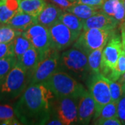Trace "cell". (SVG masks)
<instances>
[{"instance_id": "obj_8", "label": "cell", "mask_w": 125, "mask_h": 125, "mask_svg": "<svg viewBox=\"0 0 125 125\" xmlns=\"http://www.w3.org/2000/svg\"><path fill=\"white\" fill-rule=\"evenodd\" d=\"M122 49L120 37L113 33L102 51L101 62V73L107 76L116 65Z\"/></svg>"}, {"instance_id": "obj_30", "label": "cell", "mask_w": 125, "mask_h": 125, "mask_svg": "<svg viewBox=\"0 0 125 125\" xmlns=\"http://www.w3.org/2000/svg\"><path fill=\"white\" fill-rule=\"evenodd\" d=\"M14 55L12 42L8 43H0V59Z\"/></svg>"}, {"instance_id": "obj_31", "label": "cell", "mask_w": 125, "mask_h": 125, "mask_svg": "<svg viewBox=\"0 0 125 125\" xmlns=\"http://www.w3.org/2000/svg\"><path fill=\"white\" fill-rule=\"evenodd\" d=\"M117 117L125 125V95L123 94L117 102Z\"/></svg>"}, {"instance_id": "obj_15", "label": "cell", "mask_w": 125, "mask_h": 125, "mask_svg": "<svg viewBox=\"0 0 125 125\" xmlns=\"http://www.w3.org/2000/svg\"><path fill=\"white\" fill-rule=\"evenodd\" d=\"M102 11L114 18L119 23L125 21V9L124 0H105Z\"/></svg>"}, {"instance_id": "obj_13", "label": "cell", "mask_w": 125, "mask_h": 125, "mask_svg": "<svg viewBox=\"0 0 125 125\" xmlns=\"http://www.w3.org/2000/svg\"><path fill=\"white\" fill-rule=\"evenodd\" d=\"M118 23L115 18L101 11L90 18L83 20V30L93 28L115 30Z\"/></svg>"}, {"instance_id": "obj_22", "label": "cell", "mask_w": 125, "mask_h": 125, "mask_svg": "<svg viewBox=\"0 0 125 125\" xmlns=\"http://www.w3.org/2000/svg\"><path fill=\"white\" fill-rule=\"evenodd\" d=\"M104 47L93 50L88 56V67L91 74H97L101 72V62Z\"/></svg>"}, {"instance_id": "obj_11", "label": "cell", "mask_w": 125, "mask_h": 125, "mask_svg": "<svg viewBox=\"0 0 125 125\" xmlns=\"http://www.w3.org/2000/svg\"><path fill=\"white\" fill-rule=\"evenodd\" d=\"M52 46L58 51L67 48L78 38L60 20L49 28Z\"/></svg>"}, {"instance_id": "obj_19", "label": "cell", "mask_w": 125, "mask_h": 125, "mask_svg": "<svg viewBox=\"0 0 125 125\" xmlns=\"http://www.w3.org/2000/svg\"><path fill=\"white\" fill-rule=\"evenodd\" d=\"M59 20L62 22L78 38L83 30V20L77 17L74 14L68 11H63L60 16Z\"/></svg>"}, {"instance_id": "obj_20", "label": "cell", "mask_w": 125, "mask_h": 125, "mask_svg": "<svg viewBox=\"0 0 125 125\" xmlns=\"http://www.w3.org/2000/svg\"><path fill=\"white\" fill-rule=\"evenodd\" d=\"M47 3L45 0H20V10L37 17Z\"/></svg>"}, {"instance_id": "obj_27", "label": "cell", "mask_w": 125, "mask_h": 125, "mask_svg": "<svg viewBox=\"0 0 125 125\" xmlns=\"http://www.w3.org/2000/svg\"><path fill=\"white\" fill-rule=\"evenodd\" d=\"M125 72V52L124 50L122 51L120 55L119 56V58L117 60L116 65L113 70L108 75V79L112 81H116L119 79L124 73Z\"/></svg>"}, {"instance_id": "obj_28", "label": "cell", "mask_w": 125, "mask_h": 125, "mask_svg": "<svg viewBox=\"0 0 125 125\" xmlns=\"http://www.w3.org/2000/svg\"><path fill=\"white\" fill-rule=\"evenodd\" d=\"M108 85L110 88L111 101L117 103L120 100V99L121 98V97L123 95L122 84L119 82H117V81H112L109 79H108Z\"/></svg>"}, {"instance_id": "obj_4", "label": "cell", "mask_w": 125, "mask_h": 125, "mask_svg": "<svg viewBox=\"0 0 125 125\" xmlns=\"http://www.w3.org/2000/svg\"><path fill=\"white\" fill-rule=\"evenodd\" d=\"M113 33H115V30L97 28L83 30L74 42L73 47L88 55L93 50L104 47Z\"/></svg>"}, {"instance_id": "obj_32", "label": "cell", "mask_w": 125, "mask_h": 125, "mask_svg": "<svg viewBox=\"0 0 125 125\" xmlns=\"http://www.w3.org/2000/svg\"><path fill=\"white\" fill-rule=\"evenodd\" d=\"M93 125H122V122L118 117H109L93 121Z\"/></svg>"}, {"instance_id": "obj_5", "label": "cell", "mask_w": 125, "mask_h": 125, "mask_svg": "<svg viewBox=\"0 0 125 125\" xmlns=\"http://www.w3.org/2000/svg\"><path fill=\"white\" fill-rule=\"evenodd\" d=\"M58 51L52 48L43 55L31 73L30 83H42L58 70L61 65Z\"/></svg>"}, {"instance_id": "obj_39", "label": "cell", "mask_w": 125, "mask_h": 125, "mask_svg": "<svg viewBox=\"0 0 125 125\" xmlns=\"http://www.w3.org/2000/svg\"><path fill=\"white\" fill-rule=\"evenodd\" d=\"M123 23V24H122V26H124L125 27V22H122Z\"/></svg>"}, {"instance_id": "obj_29", "label": "cell", "mask_w": 125, "mask_h": 125, "mask_svg": "<svg viewBox=\"0 0 125 125\" xmlns=\"http://www.w3.org/2000/svg\"><path fill=\"white\" fill-rule=\"evenodd\" d=\"M16 117L14 108L8 104L0 103V122H4Z\"/></svg>"}, {"instance_id": "obj_17", "label": "cell", "mask_w": 125, "mask_h": 125, "mask_svg": "<svg viewBox=\"0 0 125 125\" xmlns=\"http://www.w3.org/2000/svg\"><path fill=\"white\" fill-rule=\"evenodd\" d=\"M36 23H37L36 17L19 10V12L15 14L6 24L18 31L23 32Z\"/></svg>"}, {"instance_id": "obj_37", "label": "cell", "mask_w": 125, "mask_h": 125, "mask_svg": "<svg viewBox=\"0 0 125 125\" xmlns=\"http://www.w3.org/2000/svg\"><path fill=\"white\" fill-rule=\"evenodd\" d=\"M122 92H123V94L125 95V83L122 84Z\"/></svg>"}, {"instance_id": "obj_38", "label": "cell", "mask_w": 125, "mask_h": 125, "mask_svg": "<svg viewBox=\"0 0 125 125\" xmlns=\"http://www.w3.org/2000/svg\"><path fill=\"white\" fill-rule=\"evenodd\" d=\"M70 1H71L72 2H74V3H76V1H78V0H70Z\"/></svg>"}, {"instance_id": "obj_21", "label": "cell", "mask_w": 125, "mask_h": 125, "mask_svg": "<svg viewBox=\"0 0 125 125\" xmlns=\"http://www.w3.org/2000/svg\"><path fill=\"white\" fill-rule=\"evenodd\" d=\"M70 13L74 14L81 20H85L102 11V9L83 4H74L66 10Z\"/></svg>"}, {"instance_id": "obj_9", "label": "cell", "mask_w": 125, "mask_h": 125, "mask_svg": "<svg viewBox=\"0 0 125 125\" xmlns=\"http://www.w3.org/2000/svg\"><path fill=\"white\" fill-rule=\"evenodd\" d=\"M23 36L30 41L41 54L42 57L53 47L52 46L49 30L39 23H36L22 32Z\"/></svg>"}, {"instance_id": "obj_12", "label": "cell", "mask_w": 125, "mask_h": 125, "mask_svg": "<svg viewBox=\"0 0 125 125\" xmlns=\"http://www.w3.org/2000/svg\"><path fill=\"white\" fill-rule=\"evenodd\" d=\"M95 114V102L89 91L86 90L79 99L78 125H88Z\"/></svg>"}, {"instance_id": "obj_33", "label": "cell", "mask_w": 125, "mask_h": 125, "mask_svg": "<svg viewBox=\"0 0 125 125\" xmlns=\"http://www.w3.org/2000/svg\"><path fill=\"white\" fill-rule=\"evenodd\" d=\"M51 1L54 4L56 5L64 11H66L67 9H69L70 7H71L72 6L75 4L70 0H51Z\"/></svg>"}, {"instance_id": "obj_1", "label": "cell", "mask_w": 125, "mask_h": 125, "mask_svg": "<svg viewBox=\"0 0 125 125\" xmlns=\"http://www.w3.org/2000/svg\"><path fill=\"white\" fill-rule=\"evenodd\" d=\"M56 99L44 83L29 84L15 104V116L22 124L45 125L54 113Z\"/></svg>"}, {"instance_id": "obj_14", "label": "cell", "mask_w": 125, "mask_h": 125, "mask_svg": "<svg viewBox=\"0 0 125 125\" xmlns=\"http://www.w3.org/2000/svg\"><path fill=\"white\" fill-rule=\"evenodd\" d=\"M63 11V10L56 5L47 4L40 13L36 17L37 23H39L49 29L54 24L59 21L60 16Z\"/></svg>"}, {"instance_id": "obj_16", "label": "cell", "mask_w": 125, "mask_h": 125, "mask_svg": "<svg viewBox=\"0 0 125 125\" xmlns=\"http://www.w3.org/2000/svg\"><path fill=\"white\" fill-rule=\"evenodd\" d=\"M41 58L42 56L40 52L34 47L31 46L25 53L17 59V64L26 71L31 73Z\"/></svg>"}, {"instance_id": "obj_24", "label": "cell", "mask_w": 125, "mask_h": 125, "mask_svg": "<svg viewBox=\"0 0 125 125\" xmlns=\"http://www.w3.org/2000/svg\"><path fill=\"white\" fill-rule=\"evenodd\" d=\"M109 117H117V103L111 101L104 105L93 117V121Z\"/></svg>"}, {"instance_id": "obj_40", "label": "cell", "mask_w": 125, "mask_h": 125, "mask_svg": "<svg viewBox=\"0 0 125 125\" xmlns=\"http://www.w3.org/2000/svg\"><path fill=\"white\" fill-rule=\"evenodd\" d=\"M124 5H125V0H124Z\"/></svg>"}, {"instance_id": "obj_7", "label": "cell", "mask_w": 125, "mask_h": 125, "mask_svg": "<svg viewBox=\"0 0 125 125\" xmlns=\"http://www.w3.org/2000/svg\"><path fill=\"white\" fill-rule=\"evenodd\" d=\"M88 91L95 102V114L111 101L108 78L101 72L92 74L88 81ZM94 114V115H95Z\"/></svg>"}, {"instance_id": "obj_36", "label": "cell", "mask_w": 125, "mask_h": 125, "mask_svg": "<svg viewBox=\"0 0 125 125\" xmlns=\"http://www.w3.org/2000/svg\"><path fill=\"white\" fill-rule=\"evenodd\" d=\"M118 82L119 83H120L121 84H123V83H125V72L122 75V76L119 78V79H118Z\"/></svg>"}, {"instance_id": "obj_10", "label": "cell", "mask_w": 125, "mask_h": 125, "mask_svg": "<svg viewBox=\"0 0 125 125\" xmlns=\"http://www.w3.org/2000/svg\"><path fill=\"white\" fill-rule=\"evenodd\" d=\"M79 99L74 97L56 99L54 114L62 122V125H78Z\"/></svg>"}, {"instance_id": "obj_2", "label": "cell", "mask_w": 125, "mask_h": 125, "mask_svg": "<svg viewBox=\"0 0 125 125\" xmlns=\"http://www.w3.org/2000/svg\"><path fill=\"white\" fill-rule=\"evenodd\" d=\"M31 73L16 63L15 66L0 83V103L19 98L30 83Z\"/></svg>"}, {"instance_id": "obj_35", "label": "cell", "mask_w": 125, "mask_h": 125, "mask_svg": "<svg viewBox=\"0 0 125 125\" xmlns=\"http://www.w3.org/2000/svg\"><path fill=\"white\" fill-rule=\"evenodd\" d=\"M121 40L122 44V49L125 52V27L122 26L121 28Z\"/></svg>"}, {"instance_id": "obj_3", "label": "cell", "mask_w": 125, "mask_h": 125, "mask_svg": "<svg viewBox=\"0 0 125 125\" xmlns=\"http://www.w3.org/2000/svg\"><path fill=\"white\" fill-rule=\"evenodd\" d=\"M44 83L53 93L56 99H79L87 90L83 85L68 73L59 70L54 72Z\"/></svg>"}, {"instance_id": "obj_25", "label": "cell", "mask_w": 125, "mask_h": 125, "mask_svg": "<svg viewBox=\"0 0 125 125\" xmlns=\"http://www.w3.org/2000/svg\"><path fill=\"white\" fill-rule=\"evenodd\" d=\"M22 33V32L15 29L8 24H1L0 26V43L10 42L16 36Z\"/></svg>"}, {"instance_id": "obj_34", "label": "cell", "mask_w": 125, "mask_h": 125, "mask_svg": "<svg viewBox=\"0 0 125 125\" xmlns=\"http://www.w3.org/2000/svg\"><path fill=\"white\" fill-rule=\"evenodd\" d=\"M105 0H78L75 4H86L91 6H94L97 7L102 9L103 4Z\"/></svg>"}, {"instance_id": "obj_6", "label": "cell", "mask_w": 125, "mask_h": 125, "mask_svg": "<svg viewBox=\"0 0 125 125\" xmlns=\"http://www.w3.org/2000/svg\"><path fill=\"white\" fill-rule=\"evenodd\" d=\"M61 65L74 75L83 79L88 72V56L76 48H72L62 52L61 55Z\"/></svg>"}, {"instance_id": "obj_41", "label": "cell", "mask_w": 125, "mask_h": 125, "mask_svg": "<svg viewBox=\"0 0 125 125\" xmlns=\"http://www.w3.org/2000/svg\"><path fill=\"white\" fill-rule=\"evenodd\" d=\"M4 1V0H0V1Z\"/></svg>"}, {"instance_id": "obj_26", "label": "cell", "mask_w": 125, "mask_h": 125, "mask_svg": "<svg viewBox=\"0 0 125 125\" xmlns=\"http://www.w3.org/2000/svg\"><path fill=\"white\" fill-rule=\"evenodd\" d=\"M17 63V58L11 56L0 59V83L6 78Z\"/></svg>"}, {"instance_id": "obj_18", "label": "cell", "mask_w": 125, "mask_h": 125, "mask_svg": "<svg viewBox=\"0 0 125 125\" xmlns=\"http://www.w3.org/2000/svg\"><path fill=\"white\" fill-rule=\"evenodd\" d=\"M20 0L0 1V24H6L20 10Z\"/></svg>"}, {"instance_id": "obj_23", "label": "cell", "mask_w": 125, "mask_h": 125, "mask_svg": "<svg viewBox=\"0 0 125 125\" xmlns=\"http://www.w3.org/2000/svg\"><path fill=\"white\" fill-rule=\"evenodd\" d=\"M12 43L13 47L14 55L17 59L20 58L24 53H25L32 46L30 41L26 37L23 36L22 34L16 36L12 41Z\"/></svg>"}]
</instances>
